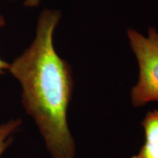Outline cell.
<instances>
[{
    "mask_svg": "<svg viewBox=\"0 0 158 158\" xmlns=\"http://www.w3.org/2000/svg\"><path fill=\"white\" fill-rule=\"evenodd\" d=\"M61 18L56 10L41 12L34 40L9 63L8 71L21 85L23 107L34 120L51 158H75L76 142L68 121L74 87L73 70L54 45Z\"/></svg>",
    "mask_w": 158,
    "mask_h": 158,
    "instance_id": "6da1fadb",
    "label": "cell"
},
{
    "mask_svg": "<svg viewBox=\"0 0 158 158\" xmlns=\"http://www.w3.org/2000/svg\"><path fill=\"white\" fill-rule=\"evenodd\" d=\"M127 36L139 68L138 81L130 91V101L139 108L158 102V32L149 27L147 36L128 29Z\"/></svg>",
    "mask_w": 158,
    "mask_h": 158,
    "instance_id": "7a4b0ae2",
    "label": "cell"
},
{
    "mask_svg": "<svg viewBox=\"0 0 158 158\" xmlns=\"http://www.w3.org/2000/svg\"><path fill=\"white\" fill-rule=\"evenodd\" d=\"M20 118H11L0 124V157L13 141V135L21 127Z\"/></svg>",
    "mask_w": 158,
    "mask_h": 158,
    "instance_id": "3957f363",
    "label": "cell"
},
{
    "mask_svg": "<svg viewBox=\"0 0 158 158\" xmlns=\"http://www.w3.org/2000/svg\"><path fill=\"white\" fill-rule=\"evenodd\" d=\"M145 141L158 142V110H149L141 122Z\"/></svg>",
    "mask_w": 158,
    "mask_h": 158,
    "instance_id": "277c9868",
    "label": "cell"
},
{
    "mask_svg": "<svg viewBox=\"0 0 158 158\" xmlns=\"http://www.w3.org/2000/svg\"><path fill=\"white\" fill-rule=\"evenodd\" d=\"M131 158H158V142L145 141L139 152Z\"/></svg>",
    "mask_w": 158,
    "mask_h": 158,
    "instance_id": "5b68a950",
    "label": "cell"
},
{
    "mask_svg": "<svg viewBox=\"0 0 158 158\" xmlns=\"http://www.w3.org/2000/svg\"><path fill=\"white\" fill-rule=\"evenodd\" d=\"M4 24V21L2 18L0 17V27H2ZM9 68V63L5 62L3 59H1L0 57V76L3 75L5 73L6 70H8Z\"/></svg>",
    "mask_w": 158,
    "mask_h": 158,
    "instance_id": "8992f818",
    "label": "cell"
},
{
    "mask_svg": "<svg viewBox=\"0 0 158 158\" xmlns=\"http://www.w3.org/2000/svg\"><path fill=\"white\" fill-rule=\"evenodd\" d=\"M41 0H25L24 5L29 7H37L40 3Z\"/></svg>",
    "mask_w": 158,
    "mask_h": 158,
    "instance_id": "52a82bcc",
    "label": "cell"
}]
</instances>
